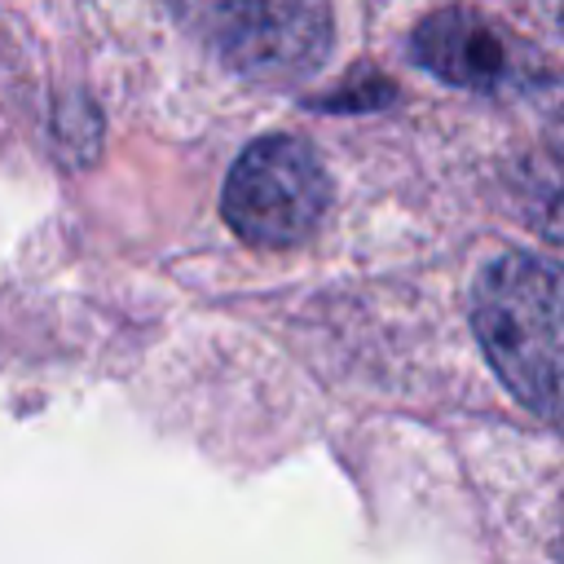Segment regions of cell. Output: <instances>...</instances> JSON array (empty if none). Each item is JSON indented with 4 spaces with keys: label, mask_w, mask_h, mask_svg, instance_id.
<instances>
[{
    "label": "cell",
    "mask_w": 564,
    "mask_h": 564,
    "mask_svg": "<svg viewBox=\"0 0 564 564\" xmlns=\"http://www.w3.org/2000/svg\"><path fill=\"white\" fill-rule=\"evenodd\" d=\"M516 194H520V207L524 216L542 229V234H555L564 238V150L546 141L542 154L524 159L520 172H516Z\"/></svg>",
    "instance_id": "cell-5"
},
{
    "label": "cell",
    "mask_w": 564,
    "mask_h": 564,
    "mask_svg": "<svg viewBox=\"0 0 564 564\" xmlns=\"http://www.w3.org/2000/svg\"><path fill=\"white\" fill-rule=\"evenodd\" d=\"M533 9H538V13H546V18L564 31V0H533Z\"/></svg>",
    "instance_id": "cell-6"
},
{
    "label": "cell",
    "mask_w": 564,
    "mask_h": 564,
    "mask_svg": "<svg viewBox=\"0 0 564 564\" xmlns=\"http://www.w3.org/2000/svg\"><path fill=\"white\" fill-rule=\"evenodd\" d=\"M471 326L520 405L564 427V264L524 251L498 256L476 278Z\"/></svg>",
    "instance_id": "cell-1"
},
{
    "label": "cell",
    "mask_w": 564,
    "mask_h": 564,
    "mask_svg": "<svg viewBox=\"0 0 564 564\" xmlns=\"http://www.w3.org/2000/svg\"><path fill=\"white\" fill-rule=\"evenodd\" d=\"M330 207V176L317 150L291 132L251 141L225 176L220 216L251 247L304 242Z\"/></svg>",
    "instance_id": "cell-2"
},
{
    "label": "cell",
    "mask_w": 564,
    "mask_h": 564,
    "mask_svg": "<svg viewBox=\"0 0 564 564\" xmlns=\"http://www.w3.org/2000/svg\"><path fill=\"white\" fill-rule=\"evenodd\" d=\"M414 62L458 88H507L516 84V53L507 35L471 9H436L410 35Z\"/></svg>",
    "instance_id": "cell-4"
},
{
    "label": "cell",
    "mask_w": 564,
    "mask_h": 564,
    "mask_svg": "<svg viewBox=\"0 0 564 564\" xmlns=\"http://www.w3.org/2000/svg\"><path fill=\"white\" fill-rule=\"evenodd\" d=\"M207 44L220 62L260 84H295L330 53L326 0H203Z\"/></svg>",
    "instance_id": "cell-3"
}]
</instances>
